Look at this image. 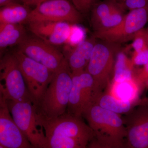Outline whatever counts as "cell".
Segmentation results:
<instances>
[{"label":"cell","instance_id":"1","mask_svg":"<svg viewBox=\"0 0 148 148\" xmlns=\"http://www.w3.org/2000/svg\"><path fill=\"white\" fill-rule=\"evenodd\" d=\"M41 118L46 140V148H86L95 136L82 117L66 112L53 119Z\"/></svg>","mask_w":148,"mask_h":148},{"label":"cell","instance_id":"2","mask_svg":"<svg viewBox=\"0 0 148 148\" xmlns=\"http://www.w3.org/2000/svg\"><path fill=\"white\" fill-rule=\"evenodd\" d=\"M72 86V73L66 58L53 73L48 86L39 101L37 111L43 118L51 119L67 112Z\"/></svg>","mask_w":148,"mask_h":148},{"label":"cell","instance_id":"3","mask_svg":"<svg viewBox=\"0 0 148 148\" xmlns=\"http://www.w3.org/2000/svg\"><path fill=\"white\" fill-rule=\"evenodd\" d=\"M16 125L35 148H46V140L41 116L33 99L7 101Z\"/></svg>","mask_w":148,"mask_h":148},{"label":"cell","instance_id":"4","mask_svg":"<svg viewBox=\"0 0 148 148\" xmlns=\"http://www.w3.org/2000/svg\"><path fill=\"white\" fill-rule=\"evenodd\" d=\"M95 135L117 140H125L126 128L120 114L93 103L82 115Z\"/></svg>","mask_w":148,"mask_h":148},{"label":"cell","instance_id":"5","mask_svg":"<svg viewBox=\"0 0 148 148\" xmlns=\"http://www.w3.org/2000/svg\"><path fill=\"white\" fill-rule=\"evenodd\" d=\"M103 41L95 44L86 70L94 80L97 94L110 84L115 63L114 44Z\"/></svg>","mask_w":148,"mask_h":148},{"label":"cell","instance_id":"6","mask_svg":"<svg viewBox=\"0 0 148 148\" xmlns=\"http://www.w3.org/2000/svg\"><path fill=\"white\" fill-rule=\"evenodd\" d=\"M0 80V96L6 101L33 99L14 53L7 54L1 59Z\"/></svg>","mask_w":148,"mask_h":148},{"label":"cell","instance_id":"7","mask_svg":"<svg viewBox=\"0 0 148 148\" xmlns=\"http://www.w3.org/2000/svg\"><path fill=\"white\" fill-rule=\"evenodd\" d=\"M13 53L17 58L29 94L35 103H38L47 88L53 73L20 51Z\"/></svg>","mask_w":148,"mask_h":148},{"label":"cell","instance_id":"8","mask_svg":"<svg viewBox=\"0 0 148 148\" xmlns=\"http://www.w3.org/2000/svg\"><path fill=\"white\" fill-rule=\"evenodd\" d=\"M148 21V6L130 11L116 27L106 31L94 32V38L119 44L133 39L136 33L143 29Z\"/></svg>","mask_w":148,"mask_h":148},{"label":"cell","instance_id":"9","mask_svg":"<svg viewBox=\"0 0 148 148\" xmlns=\"http://www.w3.org/2000/svg\"><path fill=\"white\" fill-rule=\"evenodd\" d=\"M82 20L81 13L69 0H45L31 10L27 23L50 21L79 24Z\"/></svg>","mask_w":148,"mask_h":148},{"label":"cell","instance_id":"10","mask_svg":"<svg viewBox=\"0 0 148 148\" xmlns=\"http://www.w3.org/2000/svg\"><path fill=\"white\" fill-rule=\"evenodd\" d=\"M97 95L94 80L90 74L86 71L72 73V86L66 112L82 117Z\"/></svg>","mask_w":148,"mask_h":148},{"label":"cell","instance_id":"11","mask_svg":"<svg viewBox=\"0 0 148 148\" xmlns=\"http://www.w3.org/2000/svg\"><path fill=\"white\" fill-rule=\"evenodd\" d=\"M129 148H148V107L138 104L123 118Z\"/></svg>","mask_w":148,"mask_h":148},{"label":"cell","instance_id":"12","mask_svg":"<svg viewBox=\"0 0 148 148\" xmlns=\"http://www.w3.org/2000/svg\"><path fill=\"white\" fill-rule=\"evenodd\" d=\"M18 50L53 73L59 68L65 56L53 45L38 38L27 37L18 45Z\"/></svg>","mask_w":148,"mask_h":148},{"label":"cell","instance_id":"13","mask_svg":"<svg viewBox=\"0 0 148 148\" xmlns=\"http://www.w3.org/2000/svg\"><path fill=\"white\" fill-rule=\"evenodd\" d=\"M0 145L7 148H35L12 118L6 100L0 96Z\"/></svg>","mask_w":148,"mask_h":148},{"label":"cell","instance_id":"14","mask_svg":"<svg viewBox=\"0 0 148 148\" xmlns=\"http://www.w3.org/2000/svg\"><path fill=\"white\" fill-rule=\"evenodd\" d=\"M30 31L37 38L52 45L65 44L71 24L62 21H42L29 23Z\"/></svg>","mask_w":148,"mask_h":148},{"label":"cell","instance_id":"15","mask_svg":"<svg viewBox=\"0 0 148 148\" xmlns=\"http://www.w3.org/2000/svg\"><path fill=\"white\" fill-rule=\"evenodd\" d=\"M95 39L85 40L69 51L68 56L65 57L72 73H78L86 70L96 43Z\"/></svg>","mask_w":148,"mask_h":148},{"label":"cell","instance_id":"16","mask_svg":"<svg viewBox=\"0 0 148 148\" xmlns=\"http://www.w3.org/2000/svg\"><path fill=\"white\" fill-rule=\"evenodd\" d=\"M138 101L123 100L117 98L107 90L98 94L93 103L121 114L129 112L137 105Z\"/></svg>","mask_w":148,"mask_h":148},{"label":"cell","instance_id":"17","mask_svg":"<svg viewBox=\"0 0 148 148\" xmlns=\"http://www.w3.org/2000/svg\"><path fill=\"white\" fill-rule=\"evenodd\" d=\"M27 36L22 24L0 23V47L3 49L18 45Z\"/></svg>","mask_w":148,"mask_h":148},{"label":"cell","instance_id":"18","mask_svg":"<svg viewBox=\"0 0 148 148\" xmlns=\"http://www.w3.org/2000/svg\"><path fill=\"white\" fill-rule=\"evenodd\" d=\"M31 12L28 6L18 3L2 7L0 10V23H27Z\"/></svg>","mask_w":148,"mask_h":148},{"label":"cell","instance_id":"19","mask_svg":"<svg viewBox=\"0 0 148 148\" xmlns=\"http://www.w3.org/2000/svg\"><path fill=\"white\" fill-rule=\"evenodd\" d=\"M134 65L124 52L118 54L115 60L113 81L121 82L134 77Z\"/></svg>","mask_w":148,"mask_h":148},{"label":"cell","instance_id":"20","mask_svg":"<svg viewBox=\"0 0 148 148\" xmlns=\"http://www.w3.org/2000/svg\"><path fill=\"white\" fill-rule=\"evenodd\" d=\"M121 8H122L116 0H107L98 4L92 10L91 18L92 27Z\"/></svg>","mask_w":148,"mask_h":148},{"label":"cell","instance_id":"21","mask_svg":"<svg viewBox=\"0 0 148 148\" xmlns=\"http://www.w3.org/2000/svg\"><path fill=\"white\" fill-rule=\"evenodd\" d=\"M86 148H129L125 140H117L95 135Z\"/></svg>","mask_w":148,"mask_h":148},{"label":"cell","instance_id":"22","mask_svg":"<svg viewBox=\"0 0 148 148\" xmlns=\"http://www.w3.org/2000/svg\"><path fill=\"white\" fill-rule=\"evenodd\" d=\"M124 15L123 14L122 8L114 12L93 26L94 32L106 31L116 27L121 22Z\"/></svg>","mask_w":148,"mask_h":148},{"label":"cell","instance_id":"23","mask_svg":"<svg viewBox=\"0 0 148 148\" xmlns=\"http://www.w3.org/2000/svg\"><path fill=\"white\" fill-rule=\"evenodd\" d=\"M85 32L78 24H71L69 36L65 44L74 47L84 41Z\"/></svg>","mask_w":148,"mask_h":148},{"label":"cell","instance_id":"24","mask_svg":"<svg viewBox=\"0 0 148 148\" xmlns=\"http://www.w3.org/2000/svg\"><path fill=\"white\" fill-rule=\"evenodd\" d=\"M134 51H140L148 49V32L147 29H141L136 33L132 40Z\"/></svg>","mask_w":148,"mask_h":148},{"label":"cell","instance_id":"25","mask_svg":"<svg viewBox=\"0 0 148 148\" xmlns=\"http://www.w3.org/2000/svg\"><path fill=\"white\" fill-rule=\"evenodd\" d=\"M118 3L122 8L131 11L144 8L148 6V0H122Z\"/></svg>","mask_w":148,"mask_h":148},{"label":"cell","instance_id":"26","mask_svg":"<svg viewBox=\"0 0 148 148\" xmlns=\"http://www.w3.org/2000/svg\"><path fill=\"white\" fill-rule=\"evenodd\" d=\"M131 59L134 66H145L148 63V49L134 51Z\"/></svg>","mask_w":148,"mask_h":148},{"label":"cell","instance_id":"27","mask_svg":"<svg viewBox=\"0 0 148 148\" xmlns=\"http://www.w3.org/2000/svg\"><path fill=\"white\" fill-rule=\"evenodd\" d=\"M73 5L81 13H86L90 10L93 0H71Z\"/></svg>","mask_w":148,"mask_h":148},{"label":"cell","instance_id":"28","mask_svg":"<svg viewBox=\"0 0 148 148\" xmlns=\"http://www.w3.org/2000/svg\"><path fill=\"white\" fill-rule=\"evenodd\" d=\"M24 5L29 6H36L41 3L45 0H19Z\"/></svg>","mask_w":148,"mask_h":148},{"label":"cell","instance_id":"29","mask_svg":"<svg viewBox=\"0 0 148 148\" xmlns=\"http://www.w3.org/2000/svg\"><path fill=\"white\" fill-rule=\"evenodd\" d=\"M16 2V0H0V6L1 7Z\"/></svg>","mask_w":148,"mask_h":148},{"label":"cell","instance_id":"30","mask_svg":"<svg viewBox=\"0 0 148 148\" xmlns=\"http://www.w3.org/2000/svg\"><path fill=\"white\" fill-rule=\"evenodd\" d=\"M138 103L145 105L146 106L148 107V98H144V99H142V100H139Z\"/></svg>","mask_w":148,"mask_h":148},{"label":"cell","instance_id":"31","mask_svg":"<svg viewBox=\"0 0 148 148\" xmlns=\"http://www.w3.org/2000/svg\"><path fill=\"white\" fill-rule=\"evenodd\" d=\"M145 86H147V87H148V79L147 80V81H146L145 83Z\"/></svg>","mask_w":148,"mask_h":148},{"label":"cell","instance_id":"32","mask_svg":"<svg viewBox=\"0 0 148 148\" xmlns=\"http://www.w3.org/2000/svg\"><path fill=\"white\" fill-rule=\"evenodd\" d=\"M0 148H7L5 147H4L2 145H0Z\"/></svg>","mask_w":148,"mask_h":148},{"label":"cell","instance_id":"33","mask_svg":"<svg viewBox=\"0 0 148 148\" xmlns=\"http://www.w3.org/2000/svg\"><path fill=\"white\" fill-rule=\"evenodd\" d=\"M147 32H148V28H147Z\"/></svg>","mask_w":148,"mask_h":148},{"label":"cell","instance_id":"34","mask_svg":"<svg viewBox=\"0 0 148 148\" xmlns=\"http://www.w3.org/2000/svg\"><path fill=\"white\" fill-rule=\"evenodd\" d=\"M120 1H122V0H120Z\"/></svg>","mask_w":148,"mask_h":148}]
</instances>
